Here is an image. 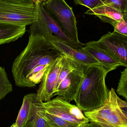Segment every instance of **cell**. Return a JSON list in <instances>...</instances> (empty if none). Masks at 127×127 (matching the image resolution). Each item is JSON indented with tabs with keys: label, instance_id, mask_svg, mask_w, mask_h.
<instances>
[{
	"label": "cell",
	"instance_id": "obj_24",
	"mask_svg": "<svg viewBox=\"0 0 127 127\" xmlns=\"http://www.w3.org/2000/svg\"><path fill=\"white\" fill-rule=\"evenodd\" d=\"M36 108V107H35ZM36 112V108L35 109V112L33 114V116L31 117V118L28 121L25 125L23 127H32L33 125V122H34V116H35V114Z\"/></svg>",
	"mask_w": 127,
	"mask_h": 127
},
{
	"label": "cell",
	"instance_id": "obj_22",
	"mask_svg": "<svg viewBox=\"0 0 127 127\" xmlns=\"http://www.w3.org/2000/svg\"><path fill=\"white\" fill-rule=\"evenodd\" d=\"M32 127H48L44 121L37 114L36 109L34 116L33 125Z\"/></svg>",
	"mask_w": 127,
	"mask_h": 127
},
{
	"label": "cell",
	"instance_id": "obj_15",
	"mask_svg": "<svg viewBox=\"0 0 127 127\" xmlns=\"http://www.w3.org/2000/svg\"><path fill=\"white\" fill-rule=\"evenodd\" d=\"M36 97V93H30L25 95L16 121V127H23L33 116L35 110Z\"/></svg>",
	"mask_w": 127,
	"mask_h": 127
},
{
	"label": "cell",
	"instance_id": "obj_5",
	"mask_svg": "<svg viewBox=\"0 0 127 127\" xmlns=\"http://www.w3.org/2000/svg\"><path fill=\"white\" fill-rule=\"evenodd\" d=\"M42 4L45 9L72 40L78 44L81 43L78 39L76 17L72 8L65 0H48Z\"/></svg>",
	"mask_w": 127,
	"mask_h": 127
},
{
	"label": "cell",
	"instance_id": "obj_16",
	"mask_svg": "<svg viewBox=\"0 0 127 127\" xmlns=\"http://www.w3.org/2000/svg\"><path fill=\"white\" fill-rule=\"evenodd\" d=\"M40 99L37 96L35 106L37 114L45 122L48 127H78L80 126L67 121L61 118L51 115L45 112L41 107Z\"/></svg>",
	"mask_w": 127,
	"mask_h": 127
},
{
	"label": "cell",
	"instance_id": "obj_11",
	"mask_svg": "<svg viewBox=\"0 0 127 127\" xmlns=\"http://www.w3.org/2000/svg\"><path fill=\"white\" fill-rule=\"evenodd\" d=\"M82 49L95 57L110 71L123 66L122 64L109 51L99 46L96 41L85 44Z\"/></svg>",
	"mask_w": 127,
	"mask_h": 127
},
{
	"label": "cell",
	"instance_id": "obj_4",
	"mask_svg": "<svg viewBox=\"0 0 127 127\" xmlns=\"http://www.w3.org/2000/svg\"><path fill=\"white\" fill-rule=\"evenodd\" d=\"M118 95L112 88L105 103L98 109L84 112L90 122L97 123L103 127H127V115L122 110Z\"/></svg>",
	"mask_w": 127,
	"mask_h": 127
},
{
	"label": "cell",
	"instance_id": "obj_18",
	"mask_svg": "<svg viewBox=\"0 0 127 127\" xmlns=\"http://www.w3.org/2000/svg\"><path fill=\"white\" fill-rule=\"evenodd\" d=\"M116 92L119 95L122 96L127 102V68L121 72Z\"/></svg>",
	"mask_w": 127,
	"mask_h": 127
},
{
	"label": "cell",
	"instance_id": "obj_19",
	"mask_svg": "<svg viewBox=\"0 0 127 127\" xmlns=\"http://www.w3.org/2000/svg\"><path fill=\"white\" fill-rule=\"evenodd\" d=\"M104 4H108L120 10L122 13L127 12V0H101Z\"/></svg>",
	"mask_w": 127,
	"mask_h": 127
},
{
	"label": "cell",
	"instance_id": "obj_7",
	"mask_svg": "<svg viewBox=\"0 0 127 127\" xmlns=\"http://www.w3.org/2000/svg\"><path fill=\"white\" fill-rule=\"evenodd\" d=\"M40 105L47 113L76 125L80 126L90 122L77 106L71 104L59 96L45 103L41 101Z\"/></svg>",
	"mask_w": 127,
	"mask_h": 127
},
{
	"label": "cell",
	"instance_id": "obj_21",
	"mask_svg": "<svg viewBox=\"0 0 127 127\" xmlns=\"http://www.w3.org/2000/svg\"><path fill=\"white\" fill-rule=\"evenodd\" d=\"M76 5L84 6L89 9H92L97 7L104 4L101 0H73Z\"/></svg>",
	"mask_w": 127,
	"mask_h": 127
},
{
	"label": "cell",
	"instance_id": "obj_20",
	"mask_svg": "<svg viewBox=\"0 0 127 127\" xmlns=\"http://www.w3.org/2000/svg\"><path fill=\"white\" fill-rule=\"evenodd\" d=\"M113 27L114 32L127 36V12L123 13V18Z\"/></svg>",
	"mask_w": 127,
	"mask_h": 127
},
{
	"label": "cell",
	"instance_id": "obj_17",
	"mask_svg": "<svg viewBox=\"0 0 127 127\" xmlns=\"http://www.w3.org/2000/svg\"><path fill=\"white\" fill-rule=\"evenodd\" d=\"M12 90V85L8 79L5 69L0 66V101Z\"/></svg>",
	"mask_w": 127,
	"mask_h": 127
},
{
	"label": "cell",
	"instance_id": "obj_25",
	"mask_svg": "<svg viewBox=\"0 0 127 127\" xmlns=\"http://www.w3.org/2000/svg\"><path fill=\"white\" fill-rule=\"evenodd\" d=\"M78 127H103L97 123L94 122H90L85 124L81 125Z\"/></svg>",
	"mask_w": 127,
	"mask_h": 127
},
{
	"label": "cell",
	"instance_id": "obj_26",
	"mask_svg": "<svg viewBox=\"0 0 127 127\" xmlns=\"http://www.w3.org/2000/svg\"><path fill=\"white\" fill-rule=\"evenodd\" d=\"M48 0H32V1L35 3H43L47 1Z\"/></svg>",
	"mask_w": 127,
	"mask_h": 127
},
{
	"label": "cell",
	"instance_id": "obj_6",
	"mask_svg": "<svg viewBox=\"0 0 127 127\" xmlns=\"http://www.w3.org/2000/svg\"><path fill=\"white\" fill-rule=\"evenodd\" d=\"M39 7V18L30 25V34H40L47 39L55 37L57 39L75 48H82L85 44H78L72 40L62 30L55 20L43 7L42 3H38Z\"/></svg>",
	"mask_w": 127,
	"mask_h": 127
},
{
	"label": "cell",
	"instance_id": "obj_13",
	"mask_svg": "<svg viewBox=\"0 0 127 127\" xmlns=\"http://www.w3.org/2000/svg\"><path fill=\"white\" fill-rule=\"evenodd\" d=\"M87 15H93L98 17L101 21L112 25L119 21L123 18V13L120 10L108 4H104L84 13Z\"/></svg>",
	"mask_w": 127,
	"mask_h": 127
},
{
	"label": "cell",
	"instance_id": "obj_12",
	"mask_svg": "<svg viewBox=\"0 0 127 127\" xmlns=\"http://www.w3.org/2000/svg\"><path fill=\"white\" fill-rule=\"evenodd\" d=\"M49 41L62 54L71 57L80 63L87 66L101 64L95 57L84 51L82 48L73 47L56 38L51 39Z\"/></svg>",
	"mask_w": 127,
	"mask_h": 127
},
{
	"label": "cell",
	"instance_id": "obj_10",
	"mask_svg": "<svg viewBox=\"0 0 127 127\" xmlns=\"http://www.w3.org/2000/svg\"><path fill=\"white\" fill-rule=\"evenodd\" d=\"M87 66L81 64L70 72L60 83L54 96L58 95L69 102L74 100Z\"/></svg>",
	"mask_w": 127,
	"mask_h": 127
},
{
	"label": "cell",
	"instance_id": "obj_9",
	"mask_svg": "<svg viewBox=\"0 0 127 127\" xmlns=\"http://www.w3.org/2000/svg\"><path fill=\"white\" fill-rule=\"evenodd\" d=\"M98 44L112 53L127 68V36L109 32L97 41Z\"/></svg>",
	"mask_w": 127,
	"mask_h": 127
},
{
	"label": "cell",
	"instance_id": "obj_27",
	"mask_svg": "<svg viewBox=\"0 0 127 127\" xmlns=\"http://www.w3.org/2000/svg\"><path fill=\"white\" fill-rule=\"evenodd\" d=\"M10 127H16V125L15 123H14L12 125V126Z\"/></svg>",
	"mask_w": 127,
	"mask_h": 127
},
{
	"label": "cell",
	"instance_id": "obj_1",
	"mask_svg": "<svg viewBox=\"0 0 127 127\" xmlns=\"http://www.w3.org/2000/svg\"><path fill=\"white\" fill-rule=\"evenodd\" d=\"M62 54L44 36L30 34L27 45L17 57L12 65L15 85L25 87L29 73L41 65H48Z\"/></svg>",
	"mask_w": 127,
	"mask_h": 127
},
{
	"label": "cell",
	"instance_id": "obj_23",
	"mask_svg": "<svg viewBox=\"0 0 127 127\" xmlns=\"http://www.w3.org/2000/svg\"><path fill=\"white\" fill-rule=\"evenodd\" d=\"M118 99L122 109L127 115V102L121 99L119 96H118Z\"/></svg>",
	"mask_w": 127,
	"mask_h": 127
},
{
	"label": "cell",
	"instance_id": "obj_2",
	"mask_svg": "<svg viewBox=\"0 0 127 127\" xmlns=\"http://www.w3.org/2000/svg\"><path fill=\"white\" fill-rule=\"evenodd\" d=\"M109 72L101 64L86 66L83 78L74 100L81 111H92L105 103L109 92L105 80Z\"/></svg>",
	"mask_w": 127,
	"mask_h": 127
},
{
	"label": "cell",
	"instance_id": "obj_3",
	"mask_svg": "<svg viewBox=\"0 0 127 127\" xmlns=\"http://www.w3.org/2000/svg\"><path fill=\"white\" fill-rule=\"evenodd\" d=\"M38 3L31 0H0V22L31 25L39 18Z\"/></svg>",
	"mask_w": 127,
	"mask_h": 127
},
{
	"label": "cell",
	"instance_id": "obj_8",
	"mask_svg": "<svg viewBox=\"0 0 127 127\" xmlns=\"http://www.w3.org/2000/svg\"><path fill=\"white\" fill-rule=\"evenodd\" d=\"M63 55L48 65L36 94L37 97L44 103L51 100L55 93L60 72L63 63Z\"/></svg>",
	"mask_w": 127,
	"mask_h": 127
},
{
	"label": "cell",
	"instance_id": "obj_28",
	"mask_svg": "<svg viewBox=\"0 0 127 127\" xmlns=\"http://www.w3.org/2000/svg\"></svg>",
	"mask_w": 127,
	"mask_h": 127
},
{
	"label": "cell",
	"instance_id": "obj_14",
	"mask_svg": "<svg viewBox=\"0 0 127 127\" xmlns=\"http://www.w3.org/2000/svg\"><path fill=\"white\" fill-rule=\"evenodd\" d=\"M26 29L24 25L0 22V45L18 40L24 35Z\"/></svg>",
	"mask_w": 127,
	"mask_h": 127
}]
</instances>
